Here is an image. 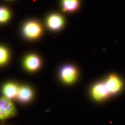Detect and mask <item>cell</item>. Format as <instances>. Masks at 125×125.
I'll list each match as a JSON object with an SVG mask.
<instances>
[{"label":"cell","instance_id":"obj_1","mask_svg":"<svg viewBox=\"0 0 125 125\" xmlns=\"http://www.w3.org/2000/svg\"><path fill=\"white\" fill-rule=\"evenodd\" d=\"M16 114L13 103L9 99L0 97V121H4L12 118Z\"/></svg>","mask_w":125,"mask_h":125},{"label":"cell","instance_id":"obj_2","mask_svg":"<svg viewBox=\"0 0 125 125\" xmlns=\"http://www.w3.org/2000/svg\"><path fill=\"white\" fill-rule=\"evenodd\" d=\"M24 35L29 39H35L41 35L42 28L40 24L35 21H30L25 24L23 28Z\"/></svg>","mask_w":125,"mask_h":125},{"label":"cell","instance_id":"obj_3","mask_svg":"<svg viewBox=\"0 0 125 125\" xmlns=\"http://www.w3.org/2000/svg\"><path fill=\"white\" fill-rule=\"evenodd\" d=\"M105 83L110 94L119 93L123 86V83L121 78L116 75L112 74L108 77Z\"/></svg>","mask_w":125,"mask_h":125},{"label":"cell","instance_id":"obj_4","mask_svg":"<svg viewBox=\"0 0 125 125\" xmlns=\"http://www.w3.org/2000/svg\"><path fill=\"white\" fill-rule=\"evenodd\" d=\"M60 77L62 81L66 83H72L76 81L77 77V71L72 65H66L60 71Z\"/></svg>","mask_w":125,"mask_h":125},{"label":"cell","instance_id":"obj_5","mask_svg":"<svg viewBox=\"0 0 125 125\" xmlns=\"http://www.w3.org/2000/svg\"><path fill=\"white\" fill-rule=\"evenodd\" d=\"M92 94L97 101H102L110 94L105 83H100L94 85L92 89Z\"/></svg>","mask_w":125,"mask_h":125},{"label":"cell","instance_id":"obj_6","mask_svg":"<svg viewBox=\"0 0 125 125\" xmlns=\"http://www.w3.org/2000/svg\"><path fill=\"white\" fill-rule=\"evenodd\" d=\"M48 27L53 31H57L62 28L64 24V20L61 15L54 13L49 16L46 21Z\"/></svg>","mask_w":125,"mask_h":125},{"label":"cell","instance_id":"obj_7","mask_svg":"<svg viewBox=\"0 0 125 125\" xmlns=\"http://www.w3.org/2000/svg\"><path fill=\"white\" fill-rule=\"evenodd\" d=\"M24 65L28 71H36L40 68L41 65L40 58L35 55H30L25 58L24 60Z\"/></svg>","mask_w":125,"mask_h":125},{"label":"cell","instance_id":"obj_8","mask_svg":"<svg viewBox=\"0 0 125 125\" xmlns=\"http://www.w3.org/2000/svg\"><path fill=\"white\" fill-rule=\"evenodd\" d=\"M19 88L18 86L13 83H8L3 87L2 91L5 97L9 99L17 97Z\"/></svg>","mask_w":125,"mask_h":125},{"label":"cell","instance_id":"obj_9","mask_svg":"<svg viewBox=\"0 0 125 125\" xmlns=\"http://www.w3.org/2000/svg\"><path fill=\"white\" fill-rule=\"evenodd\" d=\"M79 0H62L61 6L63 12L71 13L77 10L80 7Z\"/></svg>","mask_w":125,"mask_h":125},{"label":"cell","instance_id":"obj_10","mask_svg":"<svg viewBox=\"0 0 125 125\" xmlns=\"http://www.w3.org/2000/svg\"><path fill=\"white\" fill-rule=\"evenodd\" d=\"M33 92L31 89L27 86H23L19 88L17 97L22 102L29 101L32 97Z\"/></svg>","mask_w":125,"mask_h":125},{"label":"cell","instance_id":"obj_11","mask_svg":"<svg viewBox=\"0 0 125 125\" xmlns=\"http://www.w3.org/2000/svg\"><path fill=\"white\" fill-rule=\"evenodd\" d=\"M9 10L5 7H0V23L6 22L10 18Z\"/></svg>","mask_w":125,"mask_h":125},{"label":"cell","instance_id":"obj_12","mask_svg":"<svg viewBox=\"0 0 125 125\" xmlns=\"http://www.w3.org/2000/svg\"><path fill=\"white\" fill-rule=\"evenodd\" d=\"M9 58V53L6 48L0 46V66L7 62Z\"/></svg>","mask_w":125,"mask_h":125}]
</instances>
